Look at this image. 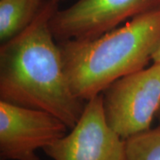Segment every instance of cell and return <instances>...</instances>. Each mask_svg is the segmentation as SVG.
<instances>
[{"label": "cell", "mask_w": 160, "mask_h": 160, "mask_svg": "<svg viewBox=\"0 0 160 160\" xmlns=\"http://www.w3.org/2000/svg\"><path fill=\"white\" fill-rule=\"evenodd\" d=\"M58 6L55 0H45L29 27L1 44L0 101L49 112L72 129L86 102L71 90L52 32L50 21Z\"/></svg>", "instance_id": "1"}, {"label": "cell", "mask_w": 160, "mask_h": 160, "mask_svg": "<svg viewBox=\"0 0 160 160\" xmlns=\"http://www.w3.org/2000/svg\"><path fill=\"white\" fill-rule=\"evenodd\" d=\"M126 160H160V126L127 138Z\"/></svg>", "instance_id": "8"}, {"label": "cell", "mask_w": 160, "mask_h": 160, "mask_svg": "<svg viewBox=\"0 0 160 160\" xmlns=\"http://www.w3.org/2000/svg\"><path fill=\"white\" fill-rule=\"evenodd\" d=\"M43 150L53 160H126V142L109 126L102 94L86 102L71 131Z\"/></svg>", "instance_id": "5"}, {"label": "cell", "mask_w": 160, "mask_h": 160, "mask_svg": "<svg viewBox=\"0 0 160 160\" xmlns=\"http://www.w3.org/2000/svg\"><path fill=\"white\" fill-rule=\"evenodd\" d=\"M55 1H56V2H58V3H60V2H61V1H62V0H55Z\"/></svg>", "instance_id": "11"}, {"label": "cell", "mask_w": 160, "mask_h": 160, "mask_svg": "<svg viewBox=\"0 0 160 160\" xmlns=\"http://www.w3.org/2000/svg\"><path fill=\"white\" fill-rule=\"evenodd\" d=\"M160 9V0H78L54 12L50 26L55 40L98 38L124 22Z\"/></svg>", "instance_id": "4"}, {"label": "cell", "mask_w": 160, "mask_h": 160, "mask_svg": "<svg viewBox=\"0 0 160 160\" xmlns=\"http://www.w3.org/2000/svg\"><path fill=\"white\" fill-rule=\"evenodd\" d=\"M102 96L107 121L120 137L149 130L160 109V63L115 81Z\"/></svg>", "instance_id": "3"}, {"label": "cell", "mask_w": 160, "mask_h": 160, "mask_svg": "<svg viewBox=\"0 0 160 160\" xmlns=\"http://www.w3.org/2000/svg\"><path fill=\"white\" fill-rule=\"evenodd\" d=\"M69 127L49 112L0 101V160H40L44 149Z\"/></svg>", "instance_id": "6"}, {"label": "cell", "mask_w": 160, "mask_h": 160, "mask_svg": "<svg viewBox=\"0 0 160 160\" xmlns=\"http://www.w3.org/2000/svg\"><path fill=\"white\" fill-rule=\"evenodd\" d=\"M152 61H153L154 62L160 63V46H159V48L158 49V51L156 52V53L154 54L153 58H152Z\"/></svg>", "instance_id": "9"}, {"label": "cell", "mask_w": 160, "mask_h": 160, "mask_svg": "<svg viewBox=\"0 0 160 160\" xmlns=\"http://www.w3.org/2000/svg\"><path fill=\"white\" fill-rule=\"evenodd\" d=\"M45 0H0V41L4 44L27 29Z\"/></svg>", "instance_id": "7"}, {"label": "cell", "mask_w": 160, "mask_h": 160, "mask_svg": "<svg viewBox=\"0 0 160 160\" xmlns=\"http://www.w3.org/2000/svg\"><path fill=\"white\" fill-rule=\"evenodd\" d=\"M59 46L71 90L87 102L152 60L160 46V9L95 38L67 40Z\"/></svg>", "instance_id": "2"}, {"label": "cell", "mask_w": 160, "mask_h": 160, "mask_svg": "<svg viewBox=\"0 0 160 160\" xmlns=\"http://www.w3.org/2000/svg\"><path fill=\"white\" fill-rule=\"evenodd\" d=\"M157 117H158V123H159V126H160V109L158 110V114H157Z\"/></svg>", "instance_id": "10"}]
</instances>
